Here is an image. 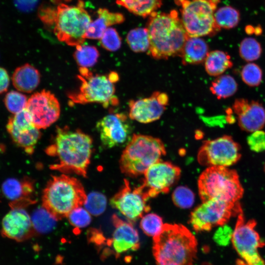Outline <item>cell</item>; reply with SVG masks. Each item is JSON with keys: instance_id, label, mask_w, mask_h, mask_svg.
<instances>
[{"instance_id": "6da1fadb", "label": "cell", "mask_w": 265, "mask_h": 265, "mask_svg": "<svg viewBox=\"0 0 265 265\" xmlns=\"http://www.w3.org/2000/svg\"><path fill=\"white\" fill-rule=\"evenodd\" d=\"M92 149L93 141L89 135L79 130L57 127L54 141L45 152L56 158L50 166L51 169L86 177Z\"/></svg>"}, {"instance_id": "7a4b0ae2", "label": "cell", "mask_w": 265, "mask_h": 265, "mask_svg": "<svg viewBox=\"0 0 265 265\" xmlns=\"http://www.w3.org/2000/svg\"><path fill=\"white\" fill-rule=\"evenodd\" d=\"M146 28L149 38V55L156 59L180 56L189 36L177 11L153 13L150 16Z\"/></svg>"}, {"instance_id": "3957f363", "label": "cell", "mask_w": 265, "mask_h": 265, "mask_svg": "<svg viewBox=\"0 0 265 265\" xmlns=\"http://www.w3.org/2000/svg\"><path fill=\"white\" fill-rule=\"evenodd\" d=\"M38 15L46 26L53 27V33L60 41L70 46L82 45L92 21L82 0H79L75 5L60 3L55 8L41 7Z\"/></svg>"}, {"instance_id": "277c9868", "label": "cell", "mask_w": 265, "mask_h": 265, "mask_svg": "<svg viewBox=\"0 0 265 265\" xmlns=\"http://www.w3.org/2000/svg\"><path fill=\"white\" fill-rule=\"evenodd\" d=\"M197 247L194 235L181 224H164L160 233L153 237L156 265H192Z\"/></svg>"}, {"instance_id": "5b68a950", "label": "cell", "mask_w": 265, "mask_h": 265, "mask_svg": "<svg viewBox=\"0 0 265 265\" xmlns=\"http://www.w3.org/2000/svg\"><path fill=\"white\" fill-rule=\"evenodd\" d=\"M87 196L80 182L66 174L53 176L43 190L42 207L56 220L82 207Z\"/></svg>"}, {"instance_id": "8992f818", "label": "cell", "mask_w": 265, "mask_h": 265, "mask_svg": "<svg viewBox=\"0 0 265 265\" xmlns=\"http://www.w3.org/2000/svg\"><path fill=\"white\" fill-rule=\"evenodd\" d=\"M165 154L164 144L160 139L134 134L121 156L120 170L129 176L136 177L144 174Z\"/></svg>"}, {"instance_id": "52a82bcc", "label": "cell", "mask_w": 265, "mask_h": 265, "mask_svg": "<svg viewBox=\"0 0 265 265\" xmlns=\"http://www.w3.org/2000/svg\"><path fill=\"white\" fill-rule=\"evenodd\" d=\"M198 185L202 202L215 199L236 203L244 192L237 172L227 167H209L200 175Z\"/></svg>"}, {"instance_id": "ba28073f", "label": "cell", "mask_w": 265, "mask_h": 265, "mask_svg": "<svg viewBox=\"0 0 265 265\" xmlns=\"http://www.w3.org/2000/svg\"><path fill=\"white\" fill-rule=\"evenodd\" d=\"M78 76L81 83L77 91L70 93L69 98L72 103L85 104L89 103L101 104L104 107L110 104L116 105L117 98L113 82L119 79L118 75L111 72L105 75H93L87 68L80 67Z\"/></svg>"}, {"instance_id": "9c48e42d", "label": "cell", "mask_w": 265, "mask_h": 265, "mask_svg": "<svg viewBox=\"0 0 265 265\" xmlns=\"http://www.w3.org/2000/svg\"><path fill=\"white\" fill-rule=\"evenodd\" d=\"M189 37L214 35L220 30L214 14L220 0H174Z\"/></svg>"}, {"instance_id": "30bf717a", "label": "cell", "mask_w": 265, "mask_h": 265, "mask_svg": "<svg viewBox=\"0 0 265 265\" xmlns=\"http://www.w3.org/2000/svg\"><path fill=\"white\" fill-rule=\"evenodd\" d=\"M255 220H245L242 211L238 214L233 230L231 242L242 260L250 265H265V262L259 252V249L265 246L255 230Z\"/></svg>"}, {"instance_id": "8fae6325", "label": "cell", "mask_w": 265, "mask_h": 265, "mask_svg": "<svg viewBox=\"0 0 265 265\" xmlns=\"http://www.w3.org/2000/svg\"><path fill=\"white\" fill-rule=\"evenodd\" d=\"M242 209L239 203H230L215 199L202 202L191 213L190 223L197 232L209 231L213 227L225 224L231 216Z\"/></svg>"}, {"instance_id": "7c38bea8", "label": "cell", "mask_w": 265, "mask_h": 265, "mask_svg": "<svg viewBox=\"0 0 265 265\" xmlns=\"http://www.w3.org/2000/svg\"><path fill=\"white\" fill-rule=\"evenodd\" d=\"M240 151L239 145L231 136L225 135L203 142L197 159L203 165L228 167L239 159Z\"/></svg>"}, {"instance_id": "4fadbf2b", "label": "cell", "mask_w": 265, "mask_h": 265, "mask_svg": "<svg viewBox=\"0 0 265 265\" xmlns=\"http://www.w3.org/2000/svg\"><path fill=\"white\" fill-rule=\"evenodd\" d=\"M149 199L140 186L132 188L128 180L125 179L122 187L111 198L110 204L132 223L150 210L147 204Z\"/></svg>"}, {"instance_id": "5bb4252c", "label": "cell", "mask_w": 265, "mask_h": 265, "mask_svg": "<svg viewBox=\"0 0 265 265\" xmlns=\"http://www.w3.org/2000/svg\"><path fill=\"white\" fill-rule=\"evenodd\" d=\"M180 174L179 167L160 160L145 172L143 183L140 186L149 198L155 197L160 193L168 192Z\"/></svg>"}, {"instance_id": "9a60e30c", "label": "cell", "mask_w": 265, "mask_h": 265, "mask_svg": "<svg viewBox=\"0 0 265 265\" xmlns=\"http://www.w3.org/2000/svg\"><path fill=\"white\" fill-rule=\"evenodd\" d=\"M26 109L33 125L39 129L50 126L58 119L60 113L57 99L45 90L32 95L27 100Z\"/></svg>"}, {"instance_id": "2e32d148", "label": "cell", "mask_w": 265, "mask_h": 265, "mask_svg": "<svg viewBox=\"0 0 265 265\" xmlns=\"http://www.w3.org/2000/svg\"><path fill=\"white\" fill-rule=\"evenodd\" d=\"M103 145L106 148L119 146L131 140L132 128L127 116L123 113H110L96 124Z\"/></svg>"}, {"instance_id": "e0dca14e", "label": "cell", "mask_w": 265, "mask_h": 265, "mask_svg": "<svg viewBox=\"0 0 265 265\" xmlns=\"http://www.w3.org/2000/svg\"><path fill=\"white\" fill-rule=\"evenodd\" d=\"M166 93L154 92L149 97L129 102V117L142 123L156 121L162 115L168 104Z\"/></svg>"}, {"instance_id": "ac0fdd59", "label": "cell", "mask_w": 265, "mask_h": 265, "mask_svg": "<svg viewBox=\"0 0 265 265\" xmlns=\"http://www.w3.org/2000/svg\"><path fill=\"white\" fill-rule=\"evenodd\" d=\"M233 110L240 128L252 132L260 130L265 125V108L258 101L243 98L235 100Z\"/></svg>"}, {"instance_id": "d6986e66", "label": "cell", "mask_w": 265, "mask_h": 265, "mask_svg": "<svg viewBox=\"0 0 265 265\" xmlns=\"http://www.w3.org/2000/svg\"><path fill=\"white\" fill-rule=\"evenodd\" d=\"M3 236L18 242L25 241L35 234L31 217L24 208H12L1 222Z\"/></svg>"}, {"instance_id": "ffe728a7", "label": "cell", "mask_w": 265, "mask_h": 265, "mask_svg": "<svg viewBox=\"0 0 265 265\" xmlns=\"http://www.w3.org/2000/svg\"><path fill=\"white\" fill-rule=\"evenodd\" d=\"M112 222L115 229L107 243L115 254L120 255L137 250L139 247V237L132 223L122 220L115 214L112 216Z\"/></svg>"}, {"instance_id": "44dd1931", "label": "cell", "mask_w": 265, "mask_h": 265, "mask_svg": "<svg viewBox=\"0 0 265 265\" xmlns=\"http://www.w3.org/2000/svg\"><path fill=\"white\" fill-rule=\"evenodd\" d=\"M2 191L10 200L12 208H24L36 202L33 181L29 178H9L2 185Z\"/></svg>"}, {"instance_id": "7402d4cb", "label": "cell", "mask_w": 265, "mask_h": 265, "mask_svg": "<svg viewBox=\"0 0 265 265\" xmlns=\"http://www.w3.org/2000/svg\"><path fill=\"white\" fill-rule=\"evenodd\" d=\"M12 141L28 155L33 153L35 146L41 136L39 129L34 125L17 126L8 121L6 125Z\"/></svg>"}, {"instance_id": "603a6c76", "label": "cell", "mask_w": 265, "mask_h": 265, "mask_svg": "<svg viewBox=\"0 0 265 265\" xmlns=\"http://www.w3.org/2000/svg\"><path fill=\"white\" fill-rule=\"evenodd\" d=\"M98 17L90 23L85 37L90 39H100L108 27L122 23L124 16L118 12H112L105 8H100L97 11Z\"/></svg>"}, {"instance_id": "cb8c5ba5", "label": "cell", "mask_w": 265, "mask_h": 265, "mask_svg": "<svg viewBox=\"0 0 265 265\" xmlns=\"http://www.w3.org/2000/svg\"><path fill=\"white\" fill-rule=\"evenodd\" d=\"M12 82L18 91L30 93L38 86L40 74L38 70L28 63L17 67L12 76Z\"/></svg>"}, {"instance_id": "d4e9b609", "label": "cell", "mask_w": 265, "mask_h": 265, "mask_svg": "<svg viewBox=\"0 0 265 265\" xmlns=\"http://www.w3.org/2000/svg\"><path fill=\"white\" fill-rule=\"evenodd\" d=\"M206 41L200 37H188L180 57L183 64H198L204 62L209 53Z\"/></svg>"}, {"instance_id": "484cf974", "label": "cell", "mask_w": 265, "mask_h": 265, "mask_svg": "<svg viewBox=\"0 0 265 265\" xmlns=\"http://www.w3.org/2000/svg\"><path fill=\"white\" fill-rule=\"evenodd\" d=\"M204 63L206 71L211 76H220L233 66L230 56L219 50L209 52Z\"/></svg>"}, {"instance_id": "4316f807", "label": "cell", "mask_w": 265, "mask_h": 265, "mask_svg": "<svg viewBox=\"0 0 265 265\" xmlns=\"http://www.w3.org/2000/svg\"><path fill=\"white\" fill-rule=\"evenodd\" d=\"M130 12L142 17L150 16L161 6L162 0H116Z\"/></svg>"}, {"instance_id": "83f0119b", "label": "cell", "mask_w": 265, "mask_h": 265, "mask_svg": "<svg viewBox=\"0 0 265 265\" xmlns=\"http://www.w3.org/2000/svg\"><path fill=\"white\" fill-rule=\"evenodd\" d=\"M238 87V84L233 77L224 75L218 77L212 82L210 90L218 99H226L234 95Z\"/></svg>"}, {"instance_id": "f1b7e54d", "label": "cell", "mask_w": 265, "mask_h": 265, "mask_svg": "<svg viewBox=\"0 0 265 265\" xmlns=\"http://www.w3.org/2000/svg\"><path fill=\"white\" fill-rule=\"evenodd\" d=\"M35 232L47 234L55 227L56 220L43 207L35 210L31 217Z\"/></svg>"}, {"instance_id": "f546056e", "label": "cell", "mask_w": 265, "mask_h": 265, "mask_svg": "<svg viewBox=\"0 0 265 265\" xmlns=\"http://www.w3.org/2000/svg\"><path fill=\"white\" fill-rule=\"evenodd\" d=\"M214 17L216 24L220 28H233L240 21L239 11L231 6H222L216 10Z\"/></svg>"}, {"instance_id": "4dcf8cb0", "label": "cell", "mask_w": 265, "mask_h": 265, "mask_svg": "<svg viewBox=\"0 0 265 265\" xmlns=\"http://www.w3.org/2000/svg\"><path fill=\"white\" fill-rule=\"evenodd\" d=\"M126 41L133 52L141 53L147 51L149 47L147 28L137 27L131 30L127 34Z\"/></svg>"}, {"instance_id": "1f68e13d", "label": "cell", "mask_w": 265, "mask_h": 265, "mask_svg": "<svg viewBox=\"0 0 265 265\" xmlns=\"http://www.w3.org/2000/svg\"><path fill=\"white\" fill-rule=\"evenodd\" d=\"M73 56L80 67L88 68L96 63L99 53L95 46L81 45L76 47Z\"/></svg>"}, {"instance_id": "d6a6232c", "label": "cell", "mask_w": 265, "mask_h": 265, "mask_svg": "<svg viewBox=\"0 0 265 265\" xmlns=\"http://www.w3.org/2000/svg\"><path fill=\"white\" fill-rule=\"evenodd\" d=\"M262 49L260 43L255 38L247 37L243 39L239 47V53L244 60L250 62L260 57Z\"/></svg>"}, {"instance_id": "836d02e7", "label": "cell", "mask_w": 265, "mask_h": 265, "mask_svg": "<svg viewBox=\"0 0 265 265\" xmlns=\"http://www.w3.org/2000/svg\"><path fill=\"white\" fill-rule=\"evenodd\" d=\"M141 218L140 227L146 235L154 237L160 233L164 224L159 216L149 213Z\"/></svg>"}, {"instance_id": "e575fe53", "label": "cell", "mask_w": 265, "mask_h": 265, "mask_svg": "<svg viewBox=\"0 0 265 265\" xmlns=\"http://www.w3.org/2000/svg\"><path fill=\"white\" fill-rule=\"evenodd\" d=\"M240 75L242 81L248 86H259L263 79V71L260 67L254 63H249L244 65L241 70Z\"/></svg>"}, {"instance_id": "d590c367", "label": "cell", "mask_w": 265, "mask_h": 265, "mask_svg": "<svg viewBox=\"0 0 265 265\" xmlns=\"http://www.w3.org/2000/svg\"><path fill=\"white\" fill-rule=\"evenodd\" d=\"M27 100L24 94L12 90L5 95L3 103L6 109L10 113L15 114L26 108Z\"/></svg>"}, {"instance_id": "8d00e7d4", "label": "cell", "mask_w": 265, "mask_h": 265, "mask_svg": "<svg viewBox=\"0 0 265 265\" xmlns=\"http://www.w3.org/2000/svg\"><path fill=\"white\" fill-rule=\"evenodd\" d=\"M106 206V198L102 193L92 192L87 197L85 209L92 215L99 216L104 212Z\"/></svg>"}, {"instance_id": "74e56055", "label": "cell", "mask_w": 265, "mask_h": 265, "mask_svg": "<svg viewBox=\"0 0 265 265\" xmlns=\"http://www.w3.org/2000/svg\"><path fill=\"white\" fill-rule=\"evenodd\" d=\"M172 199L174 204L182 209H188L192 207L194 202L193 192L188 187L180 186L173 191Z\"/></svg>"}, {"instance_id": "f35d334b", "label": "cell", "mask_w": 265, "mask_h": 265, "mask_svg": "<svg viewBox=\"0 0 265 265\" xmlns=\"http://www.w3.org/2000/svg\"><path fill=\"white\" fill-rule=\"evenodd\" d=\"M100 39L101 45L107 51L114 52L121 47V38L114 28H107Z\"/></svg>"}, {"instance_id": "ab89813d", "label": "cell", "mask_w": 265, "mask_h": 265, "mask_svg": "<svg viewBox=\"0 0 265 265\" xmlns=\"http://www.w3.org/2000/svg\"><path fill=\"white\" fill-rule=\"evenodd\" d=\"M91 214L81 207L73 210L68 215L70 224L76 228L87 226L91 221Z\"/></svg>"}, {"instance_id": "60d3db41", "label": "cell", "mask_w": 265, "mask_h": 265, "mask_svg": "<svg viewBox=\"0 0 265 265\" xmlns=\"http://www.w3.org/2000/svg\"><path fill=\"white\" fill-rule=\"evenodd\" d=\"M247 142L251 150L257 153L265 151V132L261 130L252 132Z\"/></svg>"}, {"instance_id": "b9f144b4", "label": "cell", "mask_w": 265, "mask_h": 265, "mask_svg": "<svg viewBox=\"0 0 265 265\" xmlns=\"http://www.w3.org/2000/svg\"><path fill=\"white\" fill-rule=\"evenodd\" d=\"M233 233L231 228L226 224L219 226L213 235V240L218 245L226 246L231 241Z\"/></svg>"}, {"instance_id": "7bdbcfd3", "label": "cell", "mask_w": 265, "mask_h": 265, "mask_svg": "<svg viewBox=\"0 0 265 265\" xmlns=\"http://www.w3.org/2000/svg\"><path fill=\"white\" fill-rule=\"evenodd\" d=\"M38 0H14L16 7L24 12H28L36 6Z\"/></svg>"}, {"instance_id": "ee69618b", "label": "cell", "mask_w": 265, "mask_h": 265, "mask_svg": "<svg viewBox=\"0 0 265 265\" xmlns=\"http://www.w3.org/2000/svg\"><path fill=\"white\" fill-rule=\"evenodd\" d=\"M10 79L7 71L0 67V94L5 92L9 87Z\"/></svg>"}, {"instance_id": "f6af8a7d", "label": "cell", "mask_w": 265, "mask_h": 265, "mask_svg": "<svg viewBox=\"0 0 265 265\" xmlns=\"http://www.w3.org/2000/svg\"><path fill=\"white\" fill-rule=\"evenodd\" d=\"M227 115L226 117V121L229 124H233L236 121L235 115L234 114V111L231 108H228L226 110Z\"/></svg>"}, {"instance_id": "bcb514c9", "label": "cell", "mask_w": 265, "mask_h": 265, "mask_svg": "<svg viewBox=\"0 0 265 265\" xmlns=\"http://www.w3.org/2000/svg\"><path fill=\"white\" fill-rule=\"evenodd\" d=\"M235 265H250L244 261L243 260L238 259Z\"/></svg>"}, {"instance_id": "7dc6e473", "label": "cell", "mask_w": 265, "mask_h": 265, "mask_svg": "<svg viewBox=\"0 0 265 265\" xmlns=\"http://www.w3.org/2000/svg\"><path fill=\"white\" fill-rule=\"evenodd\" d=\"M53 2H55V3H60L61 2V1H65V2H69L71 0H52Z\"/></svg>"}, {"instance_id": "c3c4849f", "label": "cell", "mask_w": 265, "mask_h": 265, "mask_svg": "<svg viewBox=\"0 0 265 265\" xmlns=\"http://www.w3.org/2000/svg\"></svg>"}]
</instances>
